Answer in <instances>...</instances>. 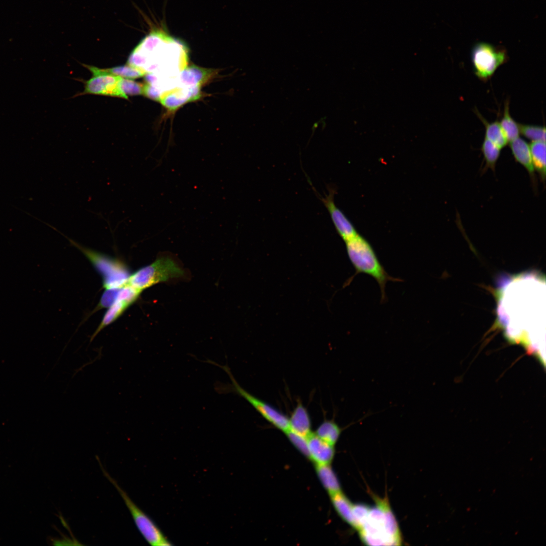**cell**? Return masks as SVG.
<instances>
[{"instance_id": "obj_1", "label": "cell", "mask_w": 546, "mask_h": 546, "mask_svg": "<svg viewBox=\"0 0 546 546\" xmlns=\"http://www.w3.org/2000/svg\"><path fill=\"white\" fill-rule=\"evenodd\" d=\"M499 324L512 341L530 346L545 327L544 276L536 271L502 277L496 290Z\"/></svg>"}, {"instance_id": "obj_2", "label": "cell", "mask_w": 546, "mask_h": 546, "mask_svg": "<svg viewBox=\"0 0 546 546\" xmlns=\"http://www.w3.org/2000/svg\"><path fill=\"white\" fill-rule=\"evenodd\" d=\"M188 53L187 48L181 41L170 36L161 27L154 26L131 52L128 63L145 73L158 69V73H163L164 75L166 68L169 71L166 65L168 67L169 65L185 67Z\"/></svg>"}, {"instance_id": "obj_3", "label": "cell", "mask_w": 546, "mask_h": 546, "mask_svg": "<svg viewBox=\"0 0 546 546\" xmlns=\"http://www.w3.org/2000/svg\"><path fill=\"white\" fill-rule=\"evenodd\" d=\"M375 501L358 529L361 539L369 545H400V530L388 501L378 497Z\"/></svg>"}, {"instance_id": "obj_4", "label": "cell", "mask_w": 546, "mask_h": 546, "mask_svg": "<svg viewBox=\"0 0 546 546\" xmlns=\"http://www.w3.org/2000/svg\"><path fill=\"white\" fill-rule=\"evenodd\" d=\"M348 258L355 270L354 276L359 273L368 275L375 279L381 291V302L386 300L385 287L387 282H400L399 278L390 276L380 262L370 243L357 234L345 242Z\"/></svg>"}, {"instance_id": "obj_5", "label": "cell", "mask_w": 546, "mask_h": 546, "mask_svg": "<svg viewBox=\"0 0 546 546\" xmlns=\"http://www.w3.org/2000/svg\"><path fill=\"white\" fill-rule=\"evenodd\" d=\"M205 362L219 367L229 376L231 383L217 382L214 385V389L219 394L234 393L244 398L254 408L267 422L277 429L284 433L289 429V418L277 409L268 404L263 400L253 395L237 382L231 369L226 363L224 366L208 359Z\"/></svg>"}, {"instance_id": "obj_6", "label": "cell", "mask_w": 546, "mask_h": 546, "mask_svg": "<svg viewBox=\"0 0 546 546\" xmlns=\"http://www.w3.org/2000/svg\"><path fill=\"white\" fill-rule=\"evenodd\" d=\"M59 233L66 238L72 245L80 250L101 274L103 277L104 288H120L127 284L131 274L124 263L116 258L85 248Z\"/></svg>"}, {"instance_id": "obj_7", "label": "cell", "mask_w": 546, "mask_h": 546, "mask_svg": "<svg viewBox=\"0 0 546 546\" xmlns=\"http://www.w3.org/2000/svg\"><path fill=\"white\" fill-rule=\"evenodd\" d=\"M183 269L172 259L167 257L157 258L130 275L128 284L142 292L157 284L181 277Z\"/></svg>"}, {"instance_id": "obj_8", "label": "cell", "mask_w": 546, "mask_h": 546, "mask_svg": "<svg viewBox=\"0 0 546 546\" xmlns=\"http://www.w3.org/2000/svg\"><path fill=\"white\" fill-rule=\"evenodd\" d=\"M103 474L112 484L122 497L129 511L135 524L146 541L153 546H171L168 540L154 521L140 509L120 487L103 466L98 457L96 458Z\"/></svg>"}, {"instance_id": "obj_9", "label": "cell", "mask_w": 546, "mask_h": 546, "mask_svg": "<svg viewBox=\"0 0 546 546\" xmlns=\"http://www.w3.org/2000/svg\"><path fill=\"white\" fill-rule=\"evenodd\" d=\"M507 59L508 56L505 49L486 42L477 43L471 51L474 73L483 81H486L491 77Z\"/></svg>"}, {"instance_id": "obj_10", "label": "cell", "mask_w": 546, "mask_h": 546, "mask_svg": "<svg viewBox=\"0 0 546 546\" xmlns=\"http://www.w3.org/2000/svg\"><path fill=\"white\" fill-rule=\"evenodd\" d=\"M142 292L126 284L119 288L116 300L108 308L90 342L104 328L116 321L138 298Z\"/></svg>"}, {"instance_id": "obj_11", "label": "cell", "mask_w": 546, "mask_h": 546, "mask_svg": "<svg viewBox=\"0 0 546 546\" xmlns=\"http://www.w3.org/2000/svg\"><path fill=\"white\" fill-rule=\"evenodd\" d=\"M85 83L83 94L109 96L128 99L120 87L122 77L103 73L93 74Z\"/></svg>"}, {"instance_id": "obj_12", "label": "cell", "mask_w": 546, "mask_h": 546, "mask_svg": "<svg viewBox=\"0 0 546 546\" xmlns=\"http://www.w3.org/2000/svg\"><path fill=\"white\" fill-rule=\"evenodd\" d=\"M334 194L335 191L332 189L329 190L328 194L322 197L321 199L330 214L337 232L345 242L358 233L349 220L335 205Z\"/></svg>"}, {"instance_id": "obj_13", "label": "cell", "mask_w": 546, "mask_h": 546, "mask_svg": "<svg viewBox=\"0 0 546 546\" xmlns=\"http://www.w3.org/2000/svg\"><path fill=\"white\" fill-rule=\"evenodd\" d=\"M309 459L315 465L330 464L335 454L332 445L312 433L307 437Z\"/></svg>"}, {"instance_id": "obj_14", "label": "cell", "mask_w": 546, "mask_h": 546, "mask_svg": "<svg viewBox=\"0 0 546 546\" xmlns=\"http://www.w3.org/2000/svg\"><path fill=\"white\" fill-rule=\"evenodd\" d=\"M289 429L292 432L308 437L311 434V422L307 409L299 402L289 418Z\"/></svg>"}, {"instance_id": "obj_15", "label": "cell", "mask_w": 546, "mask_h": 546, "mask_svg": "<svg viewBox=\"0 0 546 546\" xmlns=\"http://www.w3.org/2000/svg\"><path fill=\"white\" fill-rule=\"evenodd\" d=\"M509 145L515 160L527 170L534 184L535 169L532 163L529 146L525 141L519 136L510 141Z\"/></svg>"}, {"instance_id": "obj_16", "label": "cell", "mask_w": 546, "mask_h": 546, "mask_svg": "<svg viewBox=\"0 0 546 546\" xmlns=\"http://www.w3.org/2000/svg\"><path fill=\"white\" fill-rule=\"evenodd\" d=\"M330 465H316L315 469L320 480L331 495L341 491L338 479Z\"/></svg>"}, {"instance_id": "obj_17", "label": "cell", "mask_w": 546, "mask_h": 546, "mask_svg": "<svg viewBox=\"0 0 546 546\" xmlns=\"http://www.w3.org/2000/svg\"><path fill=\"white\" fill-rule=\"evenodd\" d=\"M92 73L110 74L126 79H135L143 76L145 73L138 68L128 64L108 69H100L94 66L85 65Z\"/></svg>"}, {"instance_id": "obj_18", "label": "cell", "mask_w": 546, "mask_h": 546, "mask_svg": "<svg viewBox=\"0 0 546 546\" xmlns=\"http://www.w3.org/2000/svg\"><path fill=\"white\" fill-rule=\"evenodd\" d=\"M342 429L333 420H324L317 428L314 434L321 439L334 445L338 440Z\"/></svg>"}, {"instance_id": "obj_19", "label": "cell", "mask_w": 546, "mask_h": 546, "mask_svg": "<svg viewBox=\"0 0 546 546\" xmlns=\"http://www.w3.org/2000/svg\"><path fill=\"white\" fill-rule=\"evenodd\" d=\"M530 150L535 171H537L542 180L545 178V142L533 141Z\"/></svg>"}, {"instance_id": "obj_20", "label": "cell", "mask_w": 546, "mask_h": 546, "mask_svg": "<svg viewBox=\"0 0 546 546\" xmlns=\"http://www.w3.org/2000/svg\"><path fill=\"white\" fill-rule=\"evenodd\" d=\"M330 496L332 504L337 513L344 521L354 528V521L352 514L353 504L341 491Z\"/></svg>"}, {"instance_id": "obj_21", "label": "cell", "mask_w": 546, "mask_h": 546, "mask_svg": "<svg viewBox=\"0 0 546 546\" xmlns=\"http://www.w3.org/2000/svg\"><path fill=\"white\" fill-rule=\"evenodd\" d=\"M477 113L485 125V138L500 149L505 147L507 145L508 140L500 126L499 122L496 121L489 123L481 116L479 113L477 112Z\"/></svg>"}, {"instance_id": "obj_22", "label": "cell", "mask_w": 546, "mask_h": 546, "mask_svg": "<svg viewBox=\"0 0 546 546\" xmlns=\"http://www.w3.org/2000/svg\"><path fill=\"white\" fill-rule=\"evenodd\" d=\"M499 124L508 142L519 136V126L510 114L508 101H507L505 104L503 115Z\"/></svg>"}, {"instance_id": "obj_23", "label": "cell", "mask_w": 546, "mask_h": 546, "mask_svg": "<svg viewBox=\"0 0 546 546\" xmlns=\"http://www.w3.org/2000/svg\"><path fill=\"white\" fill-rule=\"evenodd\" d=\"M481 149L485 161V169L490 168L494 171L501 149L485 138Z\"/></svg>"}, {"instance_id": "obj_24", "label": "cell", "mask_w": 546, "mask_h": 546, "mask_svg": "<svg viewBox=\"0 0 546 546\" xmlns=\"http://www.w3.org/2000/svg\"><path fill=\"white\" fill-rule=\"evenodd\" d=\"M520 132L529 140L533 141L545 142V127L519 124Z\"/></svg>"}, {"instance_id": "obj_25", "label": "cell", "mask_w": 546, "mask_h": 546, "mask_svg": "<svg viewBox=\"0 0 546 546\" xmlns=\"http://www.w3.org/2000/svg\"><path fill=\"white\" fill-rule=\"evenodd\" d=\"M120 85L122 91L127 97L128 95H138L144 94V84L131 79L122 78Z\"/></svg>"}, {"instance_id": "obj_26", "label": "cell", "mask_w": 546, "mask_h": 546, "mask_svg": "<svg viewBox=\"0 0 546 546\" xmlns=\"http://www.w3.org/2000/svg\"><path fill=\"white\" fill-rule=\"evenodd\" d=\"M292 444L305 456L309 458L307 438L289 430L285 433Z\"/></svg>"}, {"instance_id": "obj_27", "label": "cell", "mask_w": 546, "mask_h": 546, "mask_svg": "<svg viewBox=\"0 0 546 546\" xmlns=\"http://www.w3.org/2000/svg\"><path fill=\"white\" fill-rule=\"evenodd\" d=\"M370 507L362 504L353 505L352 514L354 521V528L358 530L365 521Z\"/></svg>"}, {"instance_id": "obj_28", "label": "cell", "mask_w": 546, "mask_h": 546, "mask_svg": "<svg viewBox=\"0 0 546 546\" xmlns=\"http://www.w3.org/2000/svg\"><path fill=\"white\" fill-rule=\"evenodd\" d=\"M119 289V288L106 289L96 309L108 308L116 300Z\"/></svg>"}]
</instances>
